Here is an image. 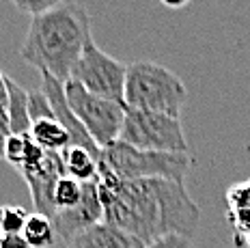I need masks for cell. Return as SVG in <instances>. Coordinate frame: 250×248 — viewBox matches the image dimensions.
I'll use <instances>...</instances> for the list:
<instances>
[{
    "label": "cell",
    "instance_id": "cell-1",
    "mask_svg": "<svg viewBox=\"0 0 250 248\" xmlns=\"http://www.w3.org/2000/svg\"><path fill=\"white\" fill-rule=\"evenodd\" d=\"M100 196L104 220L145 246L168 235L192 240L201 222V207L186 186L173 179H121L100 162Z\"/></svg>",
    "mask_w": 250,
    "mask_h": 248
},
{
    "label": "cell",
    "instance_id": "cell-2",
    "mask_svg": "<svg viewBox=\"0 0 250 248\" xmlns=\"http://www.w3.org/2000/svg\"><path fill=\"white\" fill-rule=\"evenodd\" d=\"M93 41L91 18L86 9L74 0L30 18L28 33L20 48L24 63L67 82L86 45Z\"/></svg>",
    "mask_w": 250,
    "mask_h": 248
},
{
    "label": "cell",
    "instance_id": "cell-3",
    "mask_svg": "<svg viewBox=\"0 0 250 248\" xmlns=\"http://www.w3.org/2000/svg\"><path fill=\"white\" fill-rule=\"evenodd\" d=\"M188 100L184 80L168 67L155 61H134L127 65L125 80V106L132 110L162 112L181 117Z\"/></svg>",
    "mask_w": 250,
    "mask_h": 248
},
{
    "label": "cell",
    "instance_id": "cell-4",
    "mask_svg": "<svg viewBox=\"0 0 250 248\" xmlns=\"http://www.w3.org/2000/svg\"><path fill=\"white\" fill-rule=\"evenodd\" d=\"M102 164L121 179H173L184 184L190 173V153L147 151L117 141L102 149Z\"/></svg>",
    "mask_w": 250,
    "mask_h": 248
},
{
    "label": "cell",
    "instance_id": "cell-5",
    "mask_svg": "<svg viewBox=\"0 0 250 248\" xmlns=\"http://www.w3.org/2000/svg\"><path fill=\"white\" fill-rule=\"evenodd\" d=\"M67 104L74 110L78 121L84 125V130L91 134V138L102 149L110 147L119 141L125 123L127 106L121 102H112L106 97H100L95 93H88L84 86H80L74 80L65 82Z\"/></svg>",
    "mask_w": 250,
    "mask_h": 248
},
{
    "label": "cell",
    "instance_id": "cell-6",
    "mask_svg": "<svg viewBox=\"0 0 250 248\" xmlns=\"http://www.w3.org/2000/svg\"><path fill=\"white\" fill-rule=\"evenodd\" d=\"M119 141L147 151L162 153H190L181 119L162 112L132 110L125 112V123Z\"/></svg>",
    "mask_w": 250,
    "mask_h": 248
},
{
    "label": "cell",
    "instance_id": "cell-7",
    "mask_svg": "<svg viewBox=\"0 0 250 248\" xmlns=\"http://www.w3.org/2000/svg\"><path fill=\"white\" fill-rule=\"evenodd\" d=\"M80 86H84L88 93H95L100 97L125 104V80H127V65H123L119 59L106 54L97 48L95 41L86 45L80 61L76 63L71 78Z\"/></svg>",
    "mask_w": 250,
    "mask_h": 248
},
{
    "label": "cell",
    "instance_id": "cell-8",
    "mask_svg": "<svg viewBox=\"0 0 250 248\" xmlns=\"http://www.w3.org/2000/svg\"><path fill=\"white\" fill-rule=\"evenodd\" d=\"M52 220H54L56 227V235H61V240L65 244L80 231L91 229V227L104 222V203L97 182H86L80 203L71 209L56 211V216Z\"/></svg>",
    "mask_w": 250,
    "mask_h": 248
},
{
    "label": "cell",
    "instance_id": "cell-9",
    "mask_svg": "<svg viewBox=\"0 0 250 248\" xmlns=\"http://www.w3.org/2000/svg\"><path fill=\"white\" fill-rule=\"evenodd\" d=\"M67 248H147L138 237L119 229L110 222H100L91 229L80 231L65 244Z\"/></svg>",
    "mask_w": 250,
    "mask_h": 248
},
{
    "label": "cell",
    "instance_id": "cell-10",
    "mask_svg": "<svg viewBox=\"0 0 250 248\" xmlns=\"http://www.w3.org/2000/svg\"><path fill=\"white\" fill-rule=\"evenodd\" d=\"M227 220L235 231V244L239 246V237L250 231V179L242 184H233L225 194Z\"/></svg>",
    "mask_w": 250,
    "mask_h": 248
},
{
    "label": "cell",
    "instance_id": "cell-11",
    "mask_svg": "<svg viewBox=\"0 0 250 248\" xmlns=\"http://www.w3.org/2000/svg\"><path fill=\"white\" fill-rule=\"evenodd\" d=\"M30 138L41 149L54 151V153H62L71 145L69 134H67V130L61 125V121L56 117H43V119L33 121V125H30Z\"/></svg>",
    "mask_w": 250,
    "mask_h": 248
},
{
    "label": "cell",
    "instance_id": "cell-12",
    "mask_svg": "<svg viewBox=\"0 0 250 248\" xmlns=\"http://www.w3.org/2000/svg\"><path fill=\"white\" fill-rule=\"evenodd\" d=\"M62 162H65V173L74 177L76 182H97L100 177V162L102 158L93 156L91 151L82 147H69L62 151Z\"/></svg>",
    "mask_w": 250,
    "mask_h": 248
},
{
    "label": "cell",
    "instance_id": "cell-13",
    "mask_svg": "<svg viewBox=\"0 0 250 248\" xmlns=\"http://www.w3.org/2000/svg\"><path fill=\"white\" fill-rule=\"evenodd\" d=\"M7 86H9V125L11 134L26 136L30 134V112H28V91H24L13 78L7 76Z\"/></svg>",
    "mask_w": 250,
    "mask_h": 248
},
{
    "label": "cell",
    "instance_id": "cell-14",
    "mask_svg": "<svg viewBox=\"0 0 250 248\" xmlns=\"http://www.w3.org/2000/svg\"><path fill=\"white\" fill-rule=\"evenodd\" d=\"M24 237L28 240V244L33 248H50L56 240L54 220L48 218L45 214L33 211V214L28 216V222H26Z\"/></svg>",
    "mask_w": 250,
    "mask_h": 248
},
{
    "label": "cell",
    "instance_id": "cell-15",
    "mask_svg": "<svg viewBox=\"0 0 250 248\" xmlns=\"http://www.w3.org/2000/svg\"><path fill=\"white\" fill-rule=\"evenodd\" d=\"M82 192H84V184L76 182L69 175H62L59 182L54 184V192H52V201H54L56 211H65L76 207L82 201Z\"/></svg>",
    "mask_w": 250,
    "mask_h": 248
},
{
    "label": "cell",
    "instance_id": "cell-16",
    "mask_svg": "<svg viewBox=\"0 0 250 248\" xmlns=\"http://www.w3.org/2000/svg\"><path fill=\"white\" fill-rule=\"evenodd\" d=\"M28 216L20 205H0V235H22Z\"/></svg>",
    "mask_w": 250,
    "mask_h": 248
},
{
    "label": "cell",
    "instance_id": "cell-17",
    "mask_svg": "<svg viewBox=\"0 0 250 248\" xmlns=\"http://www.w3.org/2000/svg\"><path fill=\"white\" fill-rule=\"evenodd\" d=\"M26 138H28V134L26 136H20V134H11V136L7 138V145H4V158L9 164L20 170L22 168V162H24V151H26Z\"/></svg>",
    "mask_w": 250,
    "mask_h": 248
},
{
    "label": "cell",
    "instance_id": "cell-18",
    "mask_svg": "<svg viewBox=\"0 0 250 248\" xmlns=\"http://www.w3.org/2000/svg\"><path fill=\"white\" fill-rule=\"evenodd\" d=\"M61 2H65V0H11V4L18 9V11L28 13L30 18L50 11V9L59 7Z\"/></svg>",
    "mask_w": 250,
    "mask_h": 248
},
{
    "label": "cell",
    "instance_id": "cell-19",
    "mask_svg": "<svg viewBox=\"0 0 250 248\" xmlns=\"http://www.w3.org/2000/svg\"><path fill=\"white\" fill-rule=\"evenodd\" d=\"M147 248H190V240L179 237V235H168V237H162V240L153 242V244Z\"/></svg>",
    "mask_w": 250,
    "mask_h": 248
},
{
    "label": "cell",
    "instance_id": "cell-20",
    "mask_svg": "<svg viewBox=\"0 0 250 248\" xmlns=\"http://www.w3.org/2000/svg\"><path fill=\"white\" fill-rule=\"evenodd\" d=\"M0 248H33L22 235H0Z\"/></svg>",
    "mask_w": 250,
    "mask_h": 248
},
{
    "label": "cell",
    "instance_id": "cell-21",
    "mask_svg": "<svg viewBox=\"0 0 250 248\" xmlns=\"http://www.w3.org/2000/svg\"><path fill=\"white\" fill-rule=\"evenodd\" d=\"M11 136V125H9V115L0 112V158H4V145Z\"/></svg>",
    "mask_w": 250,
    "mask_h": 248
},
{
    "label": "cell",
    "instance_id": "cell-22",
    "mask_svg": "<svg viewBox=\"0 0 250 248\" xmlns=\"http://www.w3.org/2000/svg\"><path fill=\"white\" fill-rule=\"evenodd\" d=\"M0 112L9 115V86H7V76L0 69Z\"/></svg>",
    "mask_w": 250,
    "mask_h": 248
},
{
    "label": "cell",
    "instance_id": "cell-23",
    "mask_svg": "<svg viewBox=\"0 0 250 248\" xmlns=\"http://www.w3.org/2000/svg\"><path fill=\"white\" fill-rule=\"evenodd\" d=\"M160 2H162L164 7H168V9H184L190 0H160Z\"/></svg>",
    "mask_w": 250,
    "mask_h": 248
},
{
    "label": "cell",
    "instance_id": "cell-24",
    "mask_svg": "<svg viewBox=\"0 0 250 248\" xmlns=\"http://www.w3.org/2000/svg\"><path fill=\"white\" fill-rule=\"evenodd\" d=\"M239 244H244V246H246V248H250V231H248V233H246V235H244V237H242V242H239Z\"/></svg>",
    "mask_w": 250,
    "mask_h": 248
}]
</instances>
